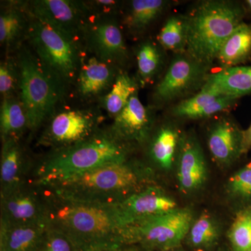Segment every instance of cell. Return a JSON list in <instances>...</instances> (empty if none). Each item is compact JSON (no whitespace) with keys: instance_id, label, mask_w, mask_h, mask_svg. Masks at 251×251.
<instances>
[{"instance_id":"obj_13","label":"cell","mask_w":251,"mask_h":251,"mask_svg":"<svg viewBox=\"0 0 251 251\" xmlns=\"http://www.w3.org/2000/svg\"><path fill=\"white\" fill-rule=\"evenodd\" d=\"M29 12L57 28L76 41L80 33L85 34L89 23L83 4L66 0H41L31 3Z\"/></svg>"},{"instance_id":"obj_23","label":"cell","mask_w":251,"mask_h":251,"mask_svg":"<svg viewBox=\"0 0 251 251\" xmlns=\"http://www.w3.org/2000/svg\"><path fill=\"white\" fill-rule=\"evenodd\" d=\"M117 75L113 65L93 56L81 67L78 74L79 92L85 97L98 95L113 85Z\"/></svg>"},{"instance_id":"obj_37","label":"cell","mask_w":251,"mask_h":251,"mask_svg":"<svg viewBox=\"0 0 251 251\" xmlns=\"http://www.w3.org/2000/svg\"><path fill=\"white\" fill-rule=\"evenodd\" d=\"M251 148V125L247 130H244L243 139V153H247Z\"/></svg>"},{"instance_id":"obj_11","label":"cell","mask_w":251,"mask_h":251,"mask_svg":"<svg viewBox=\"0 0 251 251\" xmlns=\"http://www.w3.org/2000/svg\"><path fill=\"white\" fill-rule=\"evenodd\" d=\"M115 206L124 227L179 207L176 200L160 184L149 186Z\"/></svg>"},{"instance_id":"obj_29","label":"cell","mask_w":251,"mask_h":251,"mask_svg":"<svg viewBox=\"0 0 251 251\" xmlns=\"http://www.w3.org/2000/svg\"><path fill=\"white\" fill-rule=\"evenodd\" d=\"M187 34L186 16H173L168 18L160 31L158 43L167 50L184 54L186 53Z\"/></svg>"},{"instance_id":"obj_21","label":"cell","mask_w":251,"mask_h":251,"mask_svg":"<svg viewBox=\"0 0 251 251\" xmlns=\"http://www.w3.org/2000/svg\"><path fill=\"white\" fill-rule=\"evenodd\" d=\"M224 227L217 216L204 211L195 217L183 246L190 251H216L221 245Z\"/></svg>"},{"instance_id":"obj_35","label":"cell","mask_w":251,"mask_h":251,"mask_svg":"<svg viewBox=\"0 0 251 251\" xmlns=\"http://www.w3.org/2000/svg\"><path fill=\"white\" fill-rule=\"evenodd\" d=\"M117 3L115 1L111 0H100V1H93L94 9L97 11H100L101 13H110L112 10L116 8Z\"/></svg>"},{"instance_id":"obj_24","label":"cell","mask_w":251,"mask_h":251,"mask_svg":"<svg viewBox=\"0 0 251 251\" xmlns=\"http://www.w3.org/2000/svg\"><path fill=\"white\" fill-rule=\"evenodd\" d=\"M218 62L224 69L239 67L251 59V24L242 23L220 50Z\"/></svg>"},{"instance_id":"obj_30","label":"cell","mask_w":251,"mask_h":251,"mask_svg":"<svg viewBox=\"0 0 251 251\" xmlns=\"http://www.w3.org/2000/svg\"><path fill=\"white\" fill-rule=\"evenodd\" d=\"M230 251H251V204L238 211L226 233Z\"/></svg>"},{"instance_id":"obj_22","label":"cell","mask_w":251,"mask_h":251,"mask_svg":"<svg viewBox=\"0 0 251 251\" xmlns=\"http://www.w3.org/2000/svg\"><path fill=\"white\" fill-rule=\"evenodd\" d=\"M205 86L222 95L239 99L251 94V65L224 69L207 76Z\"/></svg>"},{"instance_id":"obj_16","label":"cell","mask_w":251,"mask_h":251,"mask_svg":"<svg viewBox=\"0 0 251 251\" xmlns=\"http://www.w3.org/2000/svg\"><path fill=\"white\" fill-rule=\"evenodd\" d=\"M244 130L228 118L220 119L209 128L207 146L213 160L222 168L234 164L243 153Z\"/></svg>"},{"instance_id":"obj_7","label":"cell","mask_w":251,"mask_h":251,"mask_svg":"<svg viewBox=\"0 0 251 251\" xmlns=\"http://www.w3.org/2000/svg\"><path fill=\"white\" fill-rule=\"evenodd\" d=\"M195 217L193 209L185 206L130 225L122 231L124 244L140 246L147 251L181 247Z\"/></svg>"},{"instance_id":"obj_1","label":"cell","mask_w":251,"mask_h":251,"mask_svg":"<svg viewBox=\"0 0 251 251\" xmlns=\"http://www.w3.org/2000/svg\"><path fill=\"white\" fill-rule=\"evenodd\" d=\"M41 188L49 227L64 234L79 251H101L125 244V227L115 204L73 201Z\"/></svg>"},{"instance_id":"obj_25","label":"cell","mask_w":251,"mask_h":251,"mask_svg":"<svg viewBox=\"0 0 251 251\" xmlns=\"http://www.w3.org/2000/svg\"><path fill=\"white\" fill-rule=\"evenodd\" d=\"M26 128H28L27 113L21 99L18 100L14 97L3 98L0 110L1 141L21 139Z\"/></svg>"},{"instance_id":"obj_19","label":"cell","mask_w":251,"mask_h":251,"mask_svg":"<svg viewBox=\"0 0 251 251\" xmlns=\"http://www.w3.org/2000/svg\"><path fill=\"white\" fill-rule=\"evenodd\" d=\"M237 100L203 86L201 91L191 98L175 105L173 113L175 116L183 118H206L232 108Z\"/></svg>"},{"instance_id":"obj_3","label":"cell","mask_w":251,"mask_h":251,"mask_svg":"<svg viewBox=\"0 0 251 251\" xmlns=\"http://www.w3.org/2000/svg\"><path fill=\"white\" fill-rule=\"evenodd\" d=\"M135 148L120 140L111 128L98 130L80 143L53 150L33 170L32 184L46 186L112 163L129 159Z\"/></svg>"},{"instance_id":"obj_18","label":"cell","mask_w":251,"mask_h":251,"mask_svg":"<svg viewBox=\"0 0 251 251\" xmlns=\"http://www.w3.org/2000/svg\"><path fill=\"white\" fill-rule=\"evenodd\" d=\"M20 139L2 141L0 161V193L8 192L25 184L28 175L32 173Z\"/></svg>"},{"instance_id":"obj_17","label":"cell","mask_w":251,"mask_h":251,"mask_svg":"<svg viewBox=\"0 0 251 251\" xmlns=\"http://www.w3.org/2000/svg\"><path fill=\"white\" fill-rule=\"evenodd\" d=\"M184 135L172 124L162 125L151 133L148 142V165L158 176L159 173L170 174L175 172Z\"/></svg>"},{"instance_id":"obj_5","label":"cell","mask_w":251,"mask_h":251,"mask_svg":"<svg viewBox=\"0 0 251 251\" xmlns=\"http://www.w3.org/2000/svg\"><path fill=\"white\" fill-rule=\"evenodd\" d=\"M19 70L21 100L27 113L28 128L34 131L50 118L64 83L29 51L21 54Z\"/></svg>"},{"instance_id":"obj_32","label":"cell","mask_w":251,"mask_h":251,"mask_svg":"<svg viewBox=\"0 0 251 251\" xmlns=\"http://www.w3.org/2000/svg\"><path fill=\"white\" fill-rule=\"evenodd\" d=\"M29 21L22 10L18 7H10L5 10L0 16V42L1 45L9 49L16 44L22 36L27 33Z\"/></svg>"},{"instance_id":"obj_8","label":"cell","mask_w":251,"mask_h":251,"mask_svg":"<svg viewBox=\"0 0 251 251\" xmlns=\"http://www.w3.org/2000/svg\"><path fill=\"white\" fill-rule=\"evenodd\" d=\"M100 117L86 110H70L58 112L50 118L41 145L53 150L68 148L87 139L99 130Z\"/></svg>"},{"instance_id":"obj_39","label":"cell","mask_w":251,"mask_h":251,"mask_svg":"<svg viewBox=\"0 0 251 251\" xmlns=\"http://www.w3.org/2000/svg\"><path fill=\"white\" fill-rule=\"evenodd\" d=\"M216 251H230L227 244H222Z\"/></svg>"},{"instance_id":"obj_6","label":"cell","mask_w":251,"mask_h":251,"mask_svg":"<svg viewBox=\"0 0 251 251\" xmlns=\"http://www.w3.org/2000/svg\"><path fill=\"white\" fill-rule=\"evenodd\" d=\"M27 36L39 59L63 82L78 75L82 59L77 41L29 12Z\"/></svg>"},{"instance_id":"obj_28","label":"cell","mask_w":251,"mask_h":251,"mask_svg":"<svg viewBox=\"0 0 251 251\" xmlns=\"http://www.w3.org/2000/svg\"><path fill=\"white\" fill-rule=\"evenodd\" d=\"M138 82L126 72L117 75L111 90L104 99V106L110 116L115 117L123 110L134 94L138 93Z\"/></svg>"},{"instance_id":"obj_36","label":"cell","mask_w":251,"mask_h":251,"mask_svg":"<svg viewBox=\"0 0 251 251\" xmlns=\"http://www.w3.org/2000/svg\"><path fill=\"white\" fill-rule=\"evenodd\" d=\"M101 251H147L143 248L138 245H130V244H124L118 247L111 248L106 250Z\"/></svg>"},{"instance_id":"obj_27","label":"cell","mask_w":251,"mask_h":251,"mask_svg":"<svg viewBox=\"0 0 251 251\" xmlns=\"http://www.w3.org/2000/svg\"><path fill=\"white\" fill-rule=\"evenodd\" d=\"M224 191L227 204L236 212L251 204V163L231 175L224 185Z\"/></svg>"},{"instance_id":"obj_26","label":"cell","mask_w":251,"mask_h":251,"mask_svg":"<svg viewBox=\"0 0 251 251\" xmlns=\"http://www.w3.org/2000/svg\"><path fill=\"white\" fill-rule=\"evenodd\" d=\"M163 0H134L130 1L126 15V26L131 32H143L168 7Z\"/></svg>"},{"instance_id":"obj_38","label":"cell","mask_w":251,"mask_h":251,"mask_svg":"<svg viewBox=\"0 0 251 251\" xmlns=\"http://www.w3.org/2000/svg\"><path fill=\"white\" fill-rule=\"evenodd\" d=\"M243 4H244L247 14H249L251 16V0H247Z\"/></svg>"},{"instance_id":"obj_33","label":"cell","mask_w":251,"mask_h":251,"mask_svg":"<svg viewBox=\"0 0 251 251\" xmlns=\"http://www.w3.org/2000/svg\"><path fill=\"white\" fill-rule=\"evenodd\" d=\"M38 251H80L62 232L49 227L45 239Z\"/></svg>"},{"instance_id":"obj_10","label":"cell","mask_w":251,"mask_h":251,"mask_svg":"<svg viewBox=\"0 0 251 251\" xmlns=\"http://www.w3.org/2000/svg\"><path fill=\"white\" fill-rule=\"evenodd\" d=\"M206 68L188 55L178 54L157 85L154 100L158 104L166 103L197 90L205 83Z\"/></svg>"},{"instance_id":"obj_15","label":"cell","mask_w":251,"mask_h":251,"mask_svg":"<svg viewBox=\"0 0 251 251\" xmlns=\"http://www.w3.org/2000/svg\"><path fill=\"white\" fill-rule=\"evenodd\" d=\"M152 127V117L137 93L115 117L110 128L120 140L136 148L148 143Z\"/></svg>"},{"instance_id":"obj_2","label":"cell","mask_w":251,"mask_h":251,"mask_svg":"<svg viewBox=\"0 0 251 251\" xmlns=\"http://www.w3.org/2000/svg\"><path fill=\"white\" fill-rule=\"evenodd\" d=\"M158 176L148 164L128 159L40 187L73 201L116 204L149 186L159 184Z\"/></svg>"},{"instance_id":"obj_12","label":"cell","mask_w":251,"mask_h":251,"mask_svg":"<svg viewBox=\"0 0 251 251\" xmlns=\"http://www.w3.org/2000/svg\"><path fill=\"white\" fill-rule=\"evenodd\" d=\"M175 176L178 189L186 196L199 194L207 184V163L202 146L193 133L184 135Z\"/></svg>"},{"instance_id":"obj_34","label":"cell","mask_w":251,"mask_h":251,"mask_svg":"<svg viewBox=\"0 0 251 251\" xmlns=\"http://www.w3.org/2000/svg\"><path fill=\"white\" fill-rule=\"evenodd\" d=\"M14 65L9 61L1 62L0 65V92L4 98L14 97L13 94L17 85V73Z\"/></svg>"},{"instance_id":"obj_40","label":"cell","mask_w":251,"mask_h":251,"mask_svg":"<svg viewBox=\"0 0 251 251\" xmlns=\"http://www.w3.org/2000/svg\"><path fill=\"white\" fill-rule=\"evenodd\" d=\"M168 251H187L185 249L184 246H181V247L176 248V249H172V250Z\"/></svg>"},{"instance_id":"obj_20","label":"cell","mask_w":251,"mask_h":251,"mask_svg":"<svg viewBox=\"0 0 251 251\" xmlns=\"http://www.w3.org/2000/svg\"><path fill=\"white\" fill-rule=\"evenodd\" d=\"M49 229L47 221L16 226L0 224V251H38Z\"/></svg>"},{"instance_id":"obj_9","label":"cell","mask_w":251,"mask_h":251,"mask_svg":"<svg viewBox=\"0 0 251 251\" xmlns=\"http://www.w3.org/2000/svg\"><path fill=\"white\" fill-rule=\"evenodd\" d=\"M0 224L16 226L47 221L44 191L30 181L0 193Z\"/></svg>"},{"instance_id":"obj_4","label":"cell","mask_w":251,"mask_h":251,"mask_svg":"<svg viewBox=\"0 0 251 251\" xmlns=\"http://www.w3.org/2000/svg\"><path fill=\"white\" fill-rule=\"evenodd\" d=\"M247 12L243 3L226 0L200 1L186 16V53L207 67L234 29L244 23Z\"/></svg>"},{"instance_id":"obj_31","label":"cell","mask_w":251,"mask_h":251,"mask_svg":"<svg viewBox=\"0 0 251 251\" xmlns=\"http://www.w3.org/2000/svg\"><path fill=\"white\" fill-rule=\"evenodd\" d=\"M136 57L140 83L146 85L159 72L163 64V54L155 43L148 41L138 46Z\"/></svg>"},{"instance_id":"obj_14","label":"cell","mask_w":251,"mask_h":251,"mask_svg":"<svg viewBox=\"0 0 251 251\" xmlns=\"http://www.w3.org/2000/svg\"><path fill=\"white\" fill-rule=\"evenodd\" d=\"M84 35L89 48L100 60L113 66L126 60V46L121 29L115 20L105 18L92 23Z\"/></svg>"}]
</instances>
